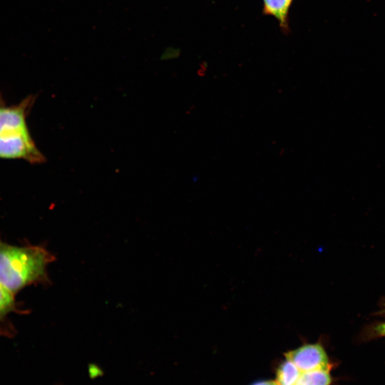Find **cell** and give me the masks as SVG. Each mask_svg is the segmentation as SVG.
<instances>
[{
    "label": "cell",
    "mask_w": 385,
    "mask_h": 385,
    "mask_svg": "<svg viewBox=\"0 0 385 385\" xmlns=\"http://www.w3.org/2000/svg\"><path fill=\"white\" fill-rule=\"evenodd\" d=\"M55 257L37 245H13L0 238V284L15 294L23 288L48 281L46 268Z\"/></svg>",
    "instance_id": "6da1fadb"
},
{
    "label": "cell",
    "mask_w": 385,
    "mask_h": 385,
    "mask_svg": "<svg viewBox=\"0 0 385 385\" xmlns=\"http://www.w3.org/2000/svg\"><path fill=\"white\" fill-rule=\"evenodd\" d=\"M0 158L24 160L31 164L42 163L46 160L28 128L0 133Z\"/></svg>",
    "instance_id": "7a4b0ae2"
},
{
    "label": "cell",
    "mask_w": 385,
    "mask_h": 385,
    "mask_svg": "<svg viewBox=\"0 0 385 385\" xmlns=\"http://www.w3.org/2000/svg\"><path fill=\"white\" fill-rule=\"evenodd\" d=\"M302 371L329 369L327 351L321 343H305L284 354Z\"/></svg>",
    "instance_id": "3957f363"
},
{
    "label": "cell",
    "mask_w": 385,
    "mask_h": 385,
    "mask_svg": "<svg viewBox=\"0 0 385 385\" xmlns=\"http://www.w3.org/2000/svg\"><path fill=\"white\" fill-rule=\"evenodd\" d=\"M36 96L30 95L16 104L7 105L0 92V133L28 128L26 119Z\"/></svg>",
    "instance_id": "277c9868"
},
{
    "label": "cell",
    "mask_w": 385,
    "mask_h": 385,
    "mask_svg": "<svg viewBox=\"0 0 385 385\" xmlns=\"http://www.w3.org/2000/svg\"><path fill=\"white\" fill-rule=\"evenodd\" d=\"M263 14L274 17L280 28L287 32L289 30V11L293 0H262Z\"/></svg>",
    "instance_id": "5b68a950"
},
{
    "label": "cell",
    "mask_w": 385,
    "mask_h": 385,
    "mask_svg": "<svg viewBox=\"0 0 385 385\" xmlns=\"http://www.w3.org/2000/svg\"><path fill=\"white\" fill-rule=\"evenodd\" d=\"M302 371L290 360L285 359L276 369L275 381L278 385H295Z\"/></svg>",
    "instance_id": "8992f818"
},
{
    "label": "cell",
    "mask_w": 385,
    "mask_h": 385,
    "mask_svg": "<svg viewBox=\"0 0 385 385\" xmlns=\"http://www.w3.org/2000/svg\"><path fill=\"white\" fill-rule=\"evenodd\" d=\"M332 377L329 369L302 372L295 385H330Z\"/></svg>",
    "instance_id": "52a82bcc"
},
{
    "label": "cell",
    "mask_w": 385,
    "mask_h": 385,
    "mask_svg": "<svg viewBox=\"0 0 385 385\" xmlns=\"http://www.w3.org/2000/svg\"><path fill=\"white\" fill-rule=\"evenodd\" d=\"M19 312L14 294L0 284V323L11 312Z\"/></svg>",
    "instance_id": "ba28073f"
},
{
    "label": "cell",
    "mask_w": 385,
    "mask_h": 385,
    "mask_svg": "<svg viewBox=\"0 0 385 385\" xmlns=\"http://www.w3.org/2000/svg\"><path fill=\"white\" fill-rule=\"evenodd\" d=\"M379 314L385 317V301L383 302ZM374 332L381 337H385V321L377 324L374 328Z\"/></svg>",
    "instance_id": "9c48e42d"
},
{
    "label": "cell",
    "mask_w": 385,
    "mask_h": 385,
    "mask_svg": "<svg viewBox=\"0 0 385 385\" xmlns=\"http://www.w3.org/2000/svg\"><path fill=\"white\" fill-rule=\"evenodd\" d=\"M250 385H278L275 380H261L252 383Z\"/></svg>",
    "instance_id": "30bf717a"
}]
</instances>
